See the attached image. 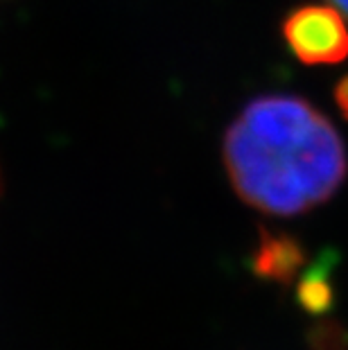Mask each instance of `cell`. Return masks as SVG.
<instances>
[{
	"instance_id": "cell-1",
	"label": "cell",
	"mask_w": 348,
	"mask_h": 350,
	"mask_svg": "<svg viewBox=\"0 0 348 350\" xmlns=\"http://www.w3.org/2000/svg\"><path fill=\"white\" fill-rule=\"evenodd\" d=\"M224 167L242 201L294 217L335 195L348 159L321 111L299 95L271 93L249 102L226 129Z\"/></svg>"
},
{
	"instance_id": "cell-2",
	"label": "cell",
	"mask_w": 348,
	"mask_h": 350,
	"mask_svg": "<svg viewBox=\"0 0 348 350\" xmlns=\"http://www.w3.org/2000/svg\"><path fill=\"white\" fill-rule=\"evenodd\" d=\"M280 29L287 48L306 66H330L348 57V27L335 7L301 5Z\"/></svg>"
},
{
	"instance_id": "cell-3",
	"label": "cell",
	"mask_w": 348,
	"mask_h": 350,
	"mask_svg": "<svg viewBox=\"0 0 348 350\" xmlns=\"http://www.w3.org/2000/svg\"><path fill=\"white\" fill-rule=\"evenodd\" d=\"M303 262H306V253L296 237L263 230L251 267L258 278L278 282V285H292Z\"/></svg>"
},
{
	"instance_id": "cell-4",
	"label": "cell",
	"mask_w": 348,
	"mask_h": 350,
	"mask_svg": "<svg viewBox=\"0 0 348 350\" xmlns=\"http://www.w3.org/2000/svg\"><path fill=\"white\" fill-rule=\"evenodd\" d=\"M332 282H330V267L328 265H317L301 275L299 287H296V301L308 314L321 317L332 308Z\"/></svg>"
},
{
	"instance_id": "cell-5",
	"label": "cell",
	"mask_w": 348,
	"mask_h": 350,
	"mask_svg": "<svg viewBox=\"0 0 348 350\" xmlns=\"http://www.w3.org/2000/svg\"><path fill=\"white\" fill-rule=\"evenodd\" d=\"M312 350H348V334L337 323H319L310 332Z\"/></svg>"
},
{
	"instance_id": "cell-6",
	"label": "cell",
	"mask_w": 348,
	"mask_h": 350,
	"mask_svg": "<svg viewBox=\"0 0 348 350\" xmlns=\"http://www.w3.org/2000/svg\"><path fill=\"white\" fill-rule=\"evenodd\" d=\"M335 104H337L339 113L348 120V75H344L335 84Z\"/></svg>"
},
{
	"instance_id": "cell-7",
	"label": "cell",
	"mask_w": 348,
	"mask_h": 350,
	"mask_svg": "<svg viewBox=\"0 0 348 350\" xmlns=\"http://www.w3.org/2000/svg\"><path fill=\"white\" fill-rule=\"evenodd\" d=\"M330 3L335 5L337 10H342V12L346 14V16H348V0H330Z\"/></svg>"
}]
</instances>
